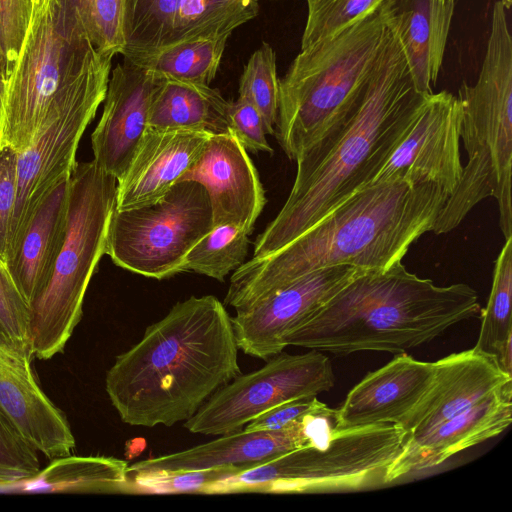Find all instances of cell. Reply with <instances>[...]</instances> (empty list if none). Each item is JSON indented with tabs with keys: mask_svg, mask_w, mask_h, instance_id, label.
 Segmentation results:
<instances>
[{
	"mask_svg": "<svg viewBox=\"0 0 512 512\" xmlns=\"http://www.w3.org/2000/svg\"><path fill=\"white\" fill-rule=\"evenodd\" d=\"M389 30L379 9L301 49L279 84L274 135L290 160L318 144L355 110L379 64Z\"/></svg>",
	"mask_w": 512,
	"mask_h": 512,
	"instance_id": "cell-5",
	"label": "cell"
},
{
	"mask_svg": "<svg viewBox=\"0 0 512 512\" xmlns=\"http://www.w3.org/2000/svg\"><path fill=\"white\" fill-rule=\"evenodd\" d=\"M230 35L198 38L147 49L125 48L124 60L158 79L210 85L220 67Z\"/></svg>",
	"mask_w": 512,
	"mask_h": 512,
	"instance_id": "cell-28",
	"label": "cell"
},
{
	"mask_svg": "<svg viewBox=\"0 0 512 512\" xmlns=\"http://www.w3.org/2000/svg\"><path fill=\"white\" fill-rule=\"evenodd\" d=\"M18 151L9 145L0 147V261L5 265L8 235L17 196Z\"/></svg>",
	"mask_w": 512,
	"mask_h": 512,
	"instance_id": "cell-39",
	"label": "cell"
},
{
	"mask_svg": "<svg viewBox=\"0 0 512 512\" xmlns=\"http://www.w3.org/2000/svg\"><path fill=\"white\" fill-rule=\"evenodd\" d=\"M362 271L349 265L318 269L236 312L231 321L238 348L263 360L282 352L285 336Z\"/></svg>",
	"mask_w": 512,
	"mask_h": 512,
	"instance_id": "cell-14",
	"label": "cell"
},
{
	"mask_svg": "<svg viewBox=\"0 0 512 512\" xmlns=\"http://www.w3.org/2000/svg\"><path fill=\"white\" fill-rule=\"evenodd\" d=\"M440 1L447 2V1H455V0H440Z\"/></svg>",
	"mask_w": 512,
	"mask_h": 512,
	"instance_id": "cell-46",
	"label": "cell"
},
{
	"mask_svg": "<svg viewBox=\"0 0 512 512\" xmlns=\"http://www.w3.org/2000/svg\"><path fill=\"white\" fill-rule=\"evenodd\" d=\"M32 12V0H0V70L3 80L17 59Z\"/></svg>",
	"mask_w": 512,
	"mask_h": 512,
	"instance_id": "cell-37",
	"label": "cell"
},
{
	"mask_svg": "<svg viewBox=\"0 0 512 512\" xmlns=\"http://www.w3.org/2000/svg\"><path fill=\"white\" fill-rule=\"evenodd\" d=\"M40 469L38 452L0 412V484L31 477Z\"/></svg>",
	"mask_w": 512,
	"mask_h": 512,
	"instance_id": "cell-36",
	"label": "cell"
},
{
	"mask_svg": "<svg viewBox=\"0 0 512 512\" xmlns=\"http://www.w3.org/2000/svg\"><path fill=\"white\" fill-rule=\"evenodd\" d=\"M117 183L93 160L76 162L71 173L65 242L46 288L30 305L31 347L40 360L62 352L81 320L86 290L105 254Z\"/></svg>",
	"mask_w": 512,
	"mask_h": 512,
	"instance_id": "cell-8",
	"label": "cell"
},
{
	"mask_svg": "<svg viewBox=\"0 0 512 512\" xmlns=\"http://www.w3.org/2000/svg\"><path fill=\"white\" fill-rule=\"evenodd\" d=\"M111 70L93 78L45 118L32 143L18 152L17 196L11 218L7 257L16 247L41 201L70 176L80 139L104 101ZM6 257V259H7Z\"/></svg>",
	"mask_w": 512,
	"mask_h": 512,
	"instance_id": "cell-12",
	"label": "cell"
},
{
	"mask_svg": "<svg viewBox=\"0 0 512 512\" xmlns=\"http://www.w3.org/2000/svg\"><path fill=\"white\" fill-rule=\"evenodd\" d=\"M125 12L126 0H86L81 23L99 51L122 54L126 45Z\"/></svg>",
	"mask_w": 512,
	"mask_h": 512,
	"instance_id": "cell-33",
	"label": "cell"
},
{
	"mask_svg": "<svg viewBox=\"0 0 512 512\" xmlns=\"http://www.w3.org/2000/svg\"><path fill=\"white\" fill-rule=\"evenodd\" d=\"M435 369V362L417 360L405 352L397 353L349 391L336 409V428L400 425L429 390Z\"/></svg>",
	"mask_w": 512,
	"mask_h": 512,
	"instance_id": "cell-20",
	"label": "cell"
},
{
	"mask_svg": "<svg viewBox=\"0 0 512 512\" xmlns=\"http://www.w3.org/2000/svg\"><path fill=\"white\" fill-rule=\"evenodd\" d=\"M258 11V0H126L125 48L231 35Z\"/></svg>",
	"mask_w": 512,
	"mask_h": 512,
	"instance_id": "cell-15",
	"label": "cell"
},
{
	"mask_svg": "<svg viewBox=\"0 0 512 512\" xmlns=\"http://www.w3.org/2000/svg\"><path fill=\"white\" fill-rule=\"evenodd\" d=\"M511 298L512 237H509L495 261L490 295L485 308H481L476 348L497 356L512 338Z\"/></svg>",
	"mask_w": 512,
	"mask_h": 512,
	"instance_id": "cell-30",
	"label": "cell"
},
{
	"mask_svg": "<svg viewBox=\"0 0 512 512\" xmlns=\"http://www.w3.org/2000/svg\"><path fill=\"white\" fill-rule=\"evenodd\" d=\"M317 397L298 398L281 403L251 420L243 429L275 431L285 428L317 407Z\"/></svg>",
	"mask_w": 512,
	"mask_h": 512,
	"instance_id": "cell-40",
	"label": "cell"
},
{
	"mask_svg": "<svg viewBox=\"0 0 512 512\" xmlns=\"http://www.w3.org/2000/svg\"><path fill=\"white\" fill-rule=\"evenodd\" d=\"M4 93V80L0 70V147L3 146Z\"/></svg>",
	"mask_w": 512,
	"mask_h": 512,
	"instance_id": "cell-42",
	"label": "cell"
},
{
	"mask_svg": "<svg viewBox=\"0 0 512 512\" xmlns=\"http://www.w3.org/2000/svg\"><path fill=\"white\" fill-rule=\"evenodd\" d=\"M179 181H195L205 188L213 226L234 224L251 234L266 204L258 172L232 132L210 135L198 159Z\"/></svg>",
	"mask_w": 512,
	"mask_h": 512,
	"instance_id": "cell-18",
	"label": "cell"
},
{
	"mask_svg": "<svg viewBox=\"0 0 512 512\" xmlns=\"http://www.w3.org/2000/svg\"><path fill=\"white\" fill-rule=\"evenodd\" d=\"M455 1L384 0L379 11L403 51L415 89L433 93L443 63Z\"/></svg>",
	"mask_w": 512,
	"mask_h": 512,
	"instance_id": "cell-24",
	"label": "cell"
},
{
	"mask_svg": "<svg viewBox=\"0 0 512 512\" xmlns=\"http://www.w3.org/2000/svg\"><path fill=\"white\" fill-rule=\"evenodd\" d=\"M228 122L230 131L246 151L273 153L267 140L265 120L253 104L240 97L236 101H229Z\"/></svg>",
	"mask_w": 512,
	"mask_h": 512,
	"instance_id": "cell-38",
	"label": "cell"
},
{
	"mask_svg": "<svg viewBox=\"0 0 512 512\" xmlns=\"http://www.w3.org/2000/svg\"><path fill=\"white\" fill-rule=\"evenodd\" d=\"M334 383L331 362L321 351L280 352L261 368L220 387L184 427L191 433L212 436L238 432L261 413L287 401L316 397Z\"/></svg>",
	"mask_w": 512,
	"mask_h": 512,
	"instance_id": "cell-11",
	"label": "cell"
},
{
	"mask_svg": "<svg viewBox=\"0 0 512 512\" xmlns=\"http://www.w3.org/2000/svg\"><path fill=\"white\" fill-rule=\"evenodd\" d=\"M249 233L234 224H220L205 234L187 253L181 272L193 271L218 281L235 271L248 254Z\"/></svg>",
	"mask_w": 512,
	"mask_h": 512,
	"instance_id": "cell-29",
	"label": "cell"
},
{
	"mask_svg": "<svg viewBox=\"0 0 512 512\" xmlns=\"http://www.w3.org/2000/svg\"><path fill=\"white\" fill-rule=\"evenodd\" d=\"M70 176L47 193L5 262L29 307L46 288L65 242Z\"/></svg>",
	"mask_w": 512,
	"mask_h": 512,
	"instance_id": "cell-25",
	"label": "cell"
},
{
	"mask_svg": "<svg viewBox=\"0 0 512 512\" xmlns=\"http://www.w3.org/2000/svg\"><path fill=\"white\" fill-rule=\"evenodd\" d=\"M238 350L225 306L213 295L191 296L117 356L105 389L124 423L170 427L241 374Z\"/></svg>",
	"mask_w": 512,
	"mask_h": 512,
	"instance_id": "cell-2",
	"label": "cell"
},
{
	"mask_svg": "<svg viewBox=\"0 0 512 512\" xmlns=\"http://www.w3.org/2000/svg\"><path fill=\"white\" fill-rule=\"evenodd\" d=\"M279 84L276 54L263 42L253 52L239 81V97L253 104L262 114L268 134L274 135L279 109Z\"/></svg>",
	"mask_w": 512,
	"mask_h": 512,
	"instance_id": "cell-31",
	"label": "cell"
},
{
	"mask_svg": "<svg viewBox=\"0 0 512 512\" xmlns=\"http://www.w3.org/2000/svg\"><path fill=\"white\" fill-rule=\"evenodd\" d=\"M384 0H306L301 49L329 38L377 11Z\"/></svg>",
	"mask_w": 512,
	"mask_h": 512,
	"instance_id": "cell-32",
	"label": "cell"
},
{
	"mask_svg": "<svg viewBox=\"0 0 512 512\" xmlns=\"http://www.w3.org/2000/svg\"><path fill=\"white\" fill-rule=\"evenodd\" d=\"M506 10L495 2L477 81L463 82L458 91L467 164L437 217L435 234L452 231L479 202L494 197L501 232L512 237V37Z\"/></svg>",
	"mask_w": 512,
	"mask_h": 512,
	"instance_id": "cell-6",
	"label": "cell"
},
{
	"mask_svg": "<svg viewBox=\"0 0 512 512\" xmlns=\"http://www.w3.org/2000/svg\"><path fill=\"white\" fill-rule=\"evenodd\" d=\"M31 361L0 328V412L38 453L51 460L70 455L69 422L40 388Z\"/></svg>",
	"mask_w": 512,
	"mask_h": 512,
	"instance_id": "cell-16",
	"label": "cell"
},
{
	"mask_svg": "<svg viewBox=\"0 0 512 512\" xmlns=\"http://www.w3.org/2000/svg\"><path fill=\"white\" fill-rule=\"evenodd\" d=\"M0 328L26 355L33 358L30 307L6 266L0 261Z\"/></svg>",
	"mask_w": 512,
	"mask_h": 512,
	"instance_id": "cell-34",
	"label": "cell"
},
{
	"mask_svg": "<svg viewBox=\"0 0 512 512\" xmlns=\"http://www.w3.org/2000/svg\"><path fill=\"white\" fill-rule=\"evenodd\" d=\"M512 421V383L467 410L434 426L426 434L406 438L391 464L387 482L436 467L453 455L502 433Z\"/></svg>",
	"mask_w": 512,
	"mask_h": 512,
	"instance_id": "cell-21",
	"label": "cell"
},
{
	"mask_svg": "<svg viewBox=\"0 0 512 512\" xmlns=\"http://www.w3.org/2000/svg\"><path fill=\"white\" fill-rule=\"evenodd\" d=\"M227 101L210 85L159 79L148 117V129L190 130L208 135L230 133Z\"/></svg>",
	"mask_w": 512,
	"mask_h": 512,
	"instance_id": "cell-26",
	"label": "cell"
},
{
	"mask_svg": "<svg viewBox=\"0 0 512 512\" xmlns=\"http://www.w3.org/2000/svg\"><path fill=\"white\" fill-rule=\"evenodd\" d=\"M502 2V4L504 5V7L506 9H510L511 8V5H512V0H499Z\"/></svg>",
	"mask_w": 512,
	"mask_h": 512,
	"instance_id": "cell-44",
	"label": "cell"
},
{
	"mask_svg": "<svg viewBox=\"0 0 512 512\" xmlns=\"http://www.w3.org/2000/svg\"><path fill=\"white\" fill-rule=\"evenodd\" d=\"M212 228L205 188L195 181H179L155 202L115 208L105 254L125 270L162 280L181 273L187 253Z\"/></svg>",
	"mask_w": 512,
	"mask_h": 512,
	"instance_id": "cell-10",
	"label": "cell"
},
{
	"mask_svg": "<svg viewBox=\"0 0 512 512\" xmlns=\"http://www.w3.org/2000/svg\"><path fill=\"white\" fill-rule=\"evenodd\" d=\"M433 382L418 405L399 425L408 438L420 437L512 383L495 354L476 347L435 362Z\"/></svg>",
	"mask_w": 512,
	"mask_h": 512,
	"instance_id": "cell-19",
	"label": "cell"
},
{
	"mask_svg": "<svg viewBox=\"0 0 512 512\" xmlns=\"http://www.w3.org/2000/svg\"><path fill=\"white\" fill-rule=\"evenodd\" d=\"M467 284L438 286L409 272L402 261L363 270L284 338L296 346L346 356L361 351L402 353L451 326L480 315Z\"/></svg>",
	"mask_w": 512,
	"mask_h": 512,
	"instance_id": "cell-4",
	"label": "cell"
},
{
	"mask_svg": "<svg viewBox=\"0 0 512 512\" xmlns=\"http://www.w3.org/2000/svg\"><path fill=\"white\" fill-rule=\"evenodd\" d=\"M449 198L439 186L393 180L370 184L279 250L252 257L230 278L224 304L244 311L318 269H387L432 231Z\"/></svg>",
	"mask_w": 512,
	"mask_h": 512,
	"instance_id": "cell-1",
	"label": "cell"
},
{
	"mask_svg": "<svg viewBox=\"0 0 512 512\" xmlns=\"http://www.w3.org/2000/svg\"><path fill=\"white\" fill-rule=\"evenodd\" d=\"M76 14L81 22L86 0H62Z\"/></svg>",
	"mask_w": 512,
	"mask_h": 512,
	"instance_id": "cell-43",
	"label": "cell"
},
{
	"mask_svg": "<svg viewBox=\"0 0 512 512\" xmlns=\"http://www.w3.org/2000/svg\"><path fill=\"white\" fill-rule=\"evenodd\" d=\"M39 0H32V5L37 3Z\"/></svg>",
	"mask_w": 512,
	"mask_h": 512,
	"instance_id": "cell-45",
	"label": "cell"
},
{
	"mask_svg": "<svg viewBox=\"0 0 512 512\" xmlns=\"http://www.w3.org/2000/svg\"><path fill=\"white\" fill-rule=\"evenodd\" d=\"M159 79L124 60L111 70L100 120L91 135L93 161L120 180L146 132Z\"/></svg>",
	"mask_w": 512,
	"mask_h": 512,
	"instance_id": "cell-17",
	"label": "cell"
},
{
	"mask_svg": "<svg viewBox=\"0 0 512 512\" xmlns=\"http://www.w3.org/2000/svg\"><path fill=\"white\" fill-rule=\"evenodd\" d=\"M113 57L93 45L62 0L33 4L17 59L4 82L3 145L25 150L46 116L112 67Z\"/></svg>",
	"mask_w": 512,
	"mask_h": 512,
	"instance_id": "cell-7",
	"label": "cell"
},
{
	"mask_svg": "<svg viewBox=\"0 0 512 512\" xmlns=\"http://www.w3.org/2000/svg\"><path fill=\"white\" fill-rule=\"evenodd\" d=\"M302 418L275 431H241L220 435L212 441L128 466L136 475L165 474L236 465L248 468L296 448L309 446Z\"/></svg>",
	"mask_w": 512,
	"mask_h": 512,
	"instance_id": "cell-22",
	"label": "cell"
},
{
	"mask_svg": "<svg viewBox=\"0 0 512 512\" xmlns=\"http://www.w3.org/2000/svg\"><path fill=\"white\" fill-rule=\"evenodd\" d=\"M512 339V338H511ZM511 339H509L505 346L498 353L497 357L501 368L509 375L512 376V350Z\"/></svg>",
	"mask_w": 512,
	"mask_h": 512,
	"instance_id": "cell-41",
	"label": "cell"
},
{
	"mask_svg": "<svg viewBox=\"0 0 512 512\" xmlns=\"http://www.w3.org/2000/svg\"><path fill=\"white\" fill-rule=\"evenodd\" d=\"M462 120L457 96L446 90L429 94L370 184L393 180L430 183L450 196L463 172Z\"/></svg>",
	"mask_w": 512,
	"mask_h": 512,
	"instance_id": "cell-13",
	"label": "cell"
},
{
	"mask_svg": "<svg viewBox=\"0 0 512 512\" xmlns=\"http://www.w3.org/2000/svg\"><path fill=\"white\" fill-rule=\"evenodd\" d=\"M128 463L115 457L63 456L31 477L0 484V493H134Z\"/></svg>",
	"mask_w": 512,
	"mask_h": 512,
	"instance_id": "cell-27",
	"label": "cell"
},
{
	"mask_svg": "<svg viewBox=\"0 0 512 512\" xmlns=\"http://www.w3.org/2000/svg\"><path fill=\"white\" fill-rule=\"evenodd\" d=\"M249 469L246 466L228 465L209 469L171 472L165 474L136 475L139 487L159 493H197L209 485Z\"/></svg>",
	"mask_w": 512,
	"mask_h": 512,
	"instance_id": "cell-35",
	"label": "cell"
},
{
	"mask_svg": "<svg viewBox=\"0 0 512 512\" xmlns=\"http://www.w3.org/2000/svg\"><path fill=\"white\" fill-rule=\"evenodd\" d=\"M428 95L415 89L400 44L389 31L379 64L355 110L296 160L291 191L256 238L253 257L279 250L368 186Z\"/></svg>",
	"mask_w": 512,
	"mask_h": 512,
	"instance_id": "cell-3",
	"label": "cell"
},
{
	"mask_svg": "<svg viewBox=\"0 0 512 512\" xmlns=\"http://www.w3.org/2000/svg\"><path fill=\"white\" fill-rule=\"evenodd\" d=\"M407 434L396 424L335 428L324 443L303 446L207 486L202 494L330 493L385 486Z\"/></svg>",
	"mask_w": 512,
	"mask_h": 512,
	"instance_id": "cell-9",
	"label": "cell"
},
{
	"mask_svg": "<svg viewBox=\"0 0 512 512\" xmlns=\"http://www.w3.org/2000/svg\"><path fill=\"white\" fill-rule=\"evenodd\" d=\"M209 137L190 130L148 129L118 180L115 208L130 209L160 199L195 163Z\"/></svg>",
	"mask_w": 512,
	"mask_h": 512,
	"instance_id": "cell-23",
	"label": "cell"
}]
</instances>
